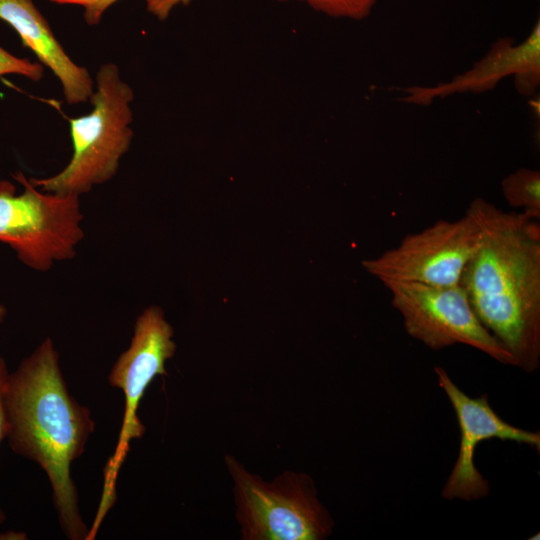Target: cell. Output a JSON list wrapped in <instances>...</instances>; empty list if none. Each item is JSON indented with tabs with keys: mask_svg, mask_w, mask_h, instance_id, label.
I'll return each mask as SVG.
<instances>
[{
	"mask_svg": "<svg viewBox=\"0 0 540 540\" xmlns=\"http://www.w3.org/2000/svg\"><path fill=\"white\" fill-rule=\"evenodd\" d=\"M480 239L460 284L484 327L526 372L540 366V226L483 198L467 208Z\"/></svg>",
	"mask_w": 540,
	"mask_h": 540,
	"instance_id": "1",
	"label": "cell"
},
{
	"mask_svg": "<svg viewBox=\"0 0 540 540\" xmlns=\"http://www.w3.org/2000/svg\"><path fill=\"white\" fill-rule=\"evenodd\" d=\"M8 444L46 473L60 527L86 540L71 464L84 452L95 422L67 389L53 341L46 338L7 378L4 391Z\"/></svg>",
	"mask_w": 540,
	"mask_h": 540,
	"instance_id": "2",
	"label": "cell"
},
{
	"mask_svg": "<svg viewBox=\"0 0 540 540\" xmlns=\"http://www.w3.org/2000/svg\"><path fill=\"white\" fill-rule=\"evenodd\" d=\"M133 99V90L121 79L118 66L102 65L89 99L92 110L69 119L73 145L70 161L59 173L31 178L30 183L44 192L80 196L114 177L133 138Z\"/></svg>",
	"mask_w": 540,
	"mask_h": 540,
	"instance_id": "3",
	"label": "cell"
},
{
	"mask_svg": "<svg viewBox=\"0 0 540 540\" xmlns=\"http://www.w3.org/2000/svg\"><path fill=\"white\" fill-rule=\"evenodd\" d=\"M226 465L234 481L237 519L246 540H322L333 520L304 473L284 472L265 482L232 456Z\"/></svg>",
	"mask_w": 540,
	"mask_h": 540,
	"instance_id": "4",
	"label": "cell"
},
{
	"mask_svg": "<svg viewBox=\"0 0 540 540\" xmlns=\"http://www.w3.org/2000/svg\"><path fill=\"white\" fill-rule=\"evenodd\" d=\"M12 177L24 190L16 195L11 182L0 180V242L36 271L73 258L84 238L79 196L44 192L22 172Z\"/></svg>",
	"mask_w": 540,
	"mask_h": 540,
	"instance_id": "5",
	"label": "cell"
},
{
	"mask_svg": "<svg viewBox=\"0 0 540 540\" xmlns=\"http://www.w3.org/2000/svg\"><path fill=\"white\" fill-rule=\"evenodd\" d=\"M174 331L160 307L151 306L137 318L130 346L115 361L108 382L124 394V414L116 448L104 468L103 490L87 538L93 540L103 519L117 499L116 481L130 441L139 439L145 427L137 409L152 380L167 375L165 363L175 354Z\"/></svg>",
	"mask_w": 540,
	"mask_h": 540,
	"instance_id": "6",
	"label": "cell"
},
{
	"mask_svg": "<svg viewBox=\"0 0 540 540\" xmlns=\"http://www.w3.org/2000/svg\"><path fill=\"white\" fill-rule=\"evenodd\" d=\"M392 306L405 331L432 350L456 344L473 347L494 360L517 366L513 355L484 327L461 284L439 286L385 280Z\"/></svg>",
	"mask_w": 540,
	"mask_h": 540,
	"instance_id": "7",
	"label": "cell"
},
{
	"mask_svg": "<svg viewBox=\"0 0 540 540\" xmlns=\"http://www.w3.org/2000/svg\"><path fill=\"white\" fill-rule=\"evenodd\" d=\"M479 239V226L466 210L460 219L439 220L420 232L406 235L397 246L362 264L381 282L457 285Z\"/></svg>",
	"mask_w": 540,
	"mask_h": 540,
	"instance_id": "8",
	"label": "cell"
},
{
	"mask_svg": "<svg viewBox=\"0 0 540 540\" xmlns=\"http://www.w3.org/2000/svg\"><path fill=\"white\" fill-rule=\"evenodd\" d=\"M439 386L448 397L460 428L458 458L442 489L447 500H479L488 496L490 485L474 463L478 443L491 438L514 441L540 449V433L527 431L504 421L491 407L486 394L472 398L465 394L441 367L434 368Z\"/></svg>",
	"mask_w": 540,
	"mask_h": 540,
	"instance_id": "9",
	"label": "cell"
},
{
	"mask_svg": "<svg viewBox=\"0 0 540 540\" xmlns=\"http://www.w3.org/2000/svg\"><path fill=\"white\" fill-rule=\"evenodd\" d=\"M513 76L523 95L532 94L540 83V22L521 43L511 38L499 39L474 66L446 83L412 86L403 101L428 105L437 98L459 93H482L493 89L502 79Z\"/></svg>",
	"mask_w": 540,
	"mask_h": 540,
	"instance_id": "10",
	"label": "cell"
},
{
	"mask_svg": "<svg viewBox=\"0 0 540 540\" xmlns=\"http://www.w3.org/2000/svg\"><path fill=\"white\" fill-rule=\"evenodd\" d=\"M0 19L18 33L22 44L36 55L39 63L59 79L67 103L90 99L94 82L88 70L67 55L32 0H0Z\"/></svg>",
	"mask_w": 540,
	"mask_h": 540,
	"instance_id": "11",
	"label": "cell"
},
{
	"mask_svg": "<svg viewBox=\"0 0 540 540\" xmlns=\"http://www.w3.org/2000/svg\"><path fill=\"white\" fill-rule=\"evenodd\" d=\"M502 194L507 203L521 208L525 215L539 220L540 217V173L537 170L520 168L507 175L501 182Z\"/></svg>",
	"mask_w": 540,
	"mask_h": 540,
	"instance_id": "12",
	"label": "cell"
},
{
	"mask_svg": "<svg viewBox=\"0 0 540 540\" xmlns=\"http://www.w3.org/2000/svg\"><path fill=\"white\" fill-rule=\"evenodd\" d=\"M61 5H77L84 10V19L89 25L101 21L105 11L118 0H49ZM192 0H146L148 12L159 20H165L177 5H188Z\"/></svg>",
	"mask_w": 540,
	"mask_h": 540,
	"instance_id": "13",
	"label": "cell"
},
{
	"mask_svg": "<svg viewBox=\"0 0 540 540\" xmlns=\"http://www.w3.org/2000/svg\"><path fill=\"white\" fill-rule=\"evenodd\" d=\"M318 12L337 18L361 20L367 17L376 0H300Z\"/></svg>",
	"mask_w": 540,
	"mask_h": 540,
	"instance_id": "14",
	"label": "cell"
},
{
	"mask_svg": "<svg viewBox=\"0 0 540 540\" xmlns=\"http://www.w3.org/2000/svg\"><path fill=\"white\" fill-rule=\"evenodd\" d=\"M43 72L41 63L14 56L0 46V76L18 74L30 80L39 81Z\"/></svg>",
	"mask_w": 540,
	"mask_h": 540,
	"instance_id": "15",
	"label": "cell"
},
{
	"mask_svg": "<svg viewBox=\"0 0 540 540\" xmlns=\"http://www.w3.org/2000/svg\"><path fill=\"white\" fill-rule=\"evenodd\" d=\"M9 371L6 361L0 357V443L7 436V419L4 406V391L7 382ZM5 521V514L0 506V524Z\"/></svg>",
	"mask_w": 540,
	"mask_h": 540,
	"instance_id": "16",
	"label": "cell"
},
{
	"mask_svg": "<svg viewBox=\"0 0 540 540\" xmlns=\"http://www.w3.org/2000/svg\"><path fill=\"white\" fill-rule=\"evenodd\" d=\"M7 310L4 305L0 304V323L3 322L6 316Z\"/></svg>",
	"mask_w": 540,
	"mask_h": 540,
	"instance_id": "17",
	"label": "cell"
},
{
	"mask_svg": "<svg viewBox=\"0 0 540 540\" xmlns=\"http://www.w3.org/2000/svg\"><path fill=\"white\" fill-rule=\"evenodd\" d=\"M276 1H288V0H276Z\"/></svg>",
	"mask_w": 540,
	"mask_h": 540,
	"instance_id": "18",
	"label": "cell"
}]
</instances>
